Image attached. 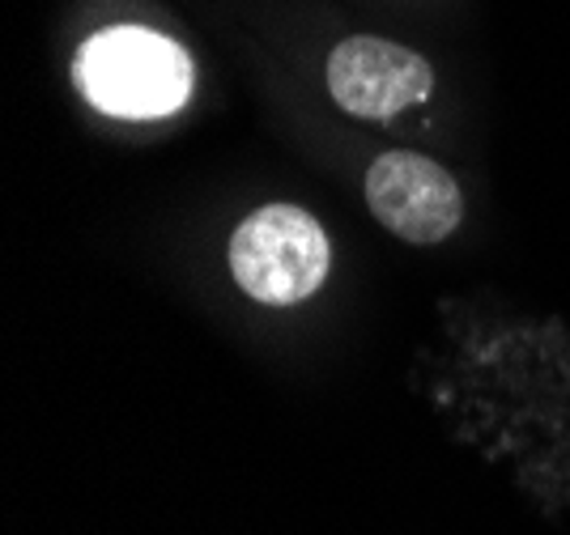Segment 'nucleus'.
<instances>
[{"label": "nucleus", "instance_id": "20e7f679", "mask_svg": "<svg viewBox=\"0 0 570 535\" xmlns=\"http://www.w3.org/2000/svg\"><path fill=\"white\" fill-rule=\"evenodd\" d=\"M434 90V69L413 51L380 34L341 39L328 56V93L357 119H392Z\"/></svg>", "mask_w": 570, "mask_h": 535}, {"label": "nucleus", "instance_id": "f257e3e1", "mask_svg": "<svg viewBox=\"0 0 570 535\" xmlns=\"http://www.w3.org/2000/svg\"><path fill=\"white\" fill-rule=\"evenodd\" d=\"M72 81L102 116L163 119L188 102L196 69L188 51L167 34L145 26H111L81 43Z\"/></svg>", "mask_w": 570, "mask_h": 535}, {"label": "nucleus", "instance_id": "7ed1b4c3", "mask_svg": "<svg viewBox=\"0 0 570 535\" xmlns=\"http://www.w3.org/2000/svg\"><path fill=\"white\" fill-rule=\"evenodd\" d=\"M366 209L404 242L434 247L460 226L464 196L439 162L409 149H392L366 170Z\"/></svg>", "mask_w": 570, "mask_h": 535}, {"label": "nucleus", "instance_id": "f03ea898", "mask_svg": "<svg viewBox=\"0 0 570 535\" xmlns=\"http://www.w3.org/2000/svg\"><path fill=\"white\" fill-rule=\"evenodd\" d=\"M333 264L324 226L298 205H264L230 238V277L264 306L311 298Z\"/></svg>", "mask_w": 570, "mask_h": 535}]
</instances>
